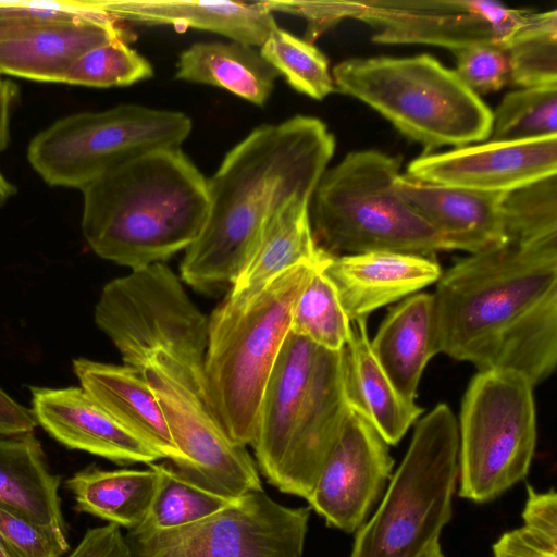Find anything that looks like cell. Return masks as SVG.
<instances>
[{"label":"cell","instance_id":"8","mask_svg":"<svg viewBox=\"0 0 557 557\" xmlns=\"http://www.w3.org/2000/svg\"><path fill=\"white\" fill-rule=\"evenodd\" d=\"M458 423L438 404L416 424L407 453L374 515L357 531L350 557H422L453 516Z\"/></svg>","mask_w":557,"mask_h":557},{"label":"cell","instance_id":"14","mask_svg":"<svg viewBox=\"0 0 557 557\" xmlns=\"http://www.w3.org/2000/svg\"><path fill=\"white\" fill-rule=\"evenodd\" d=\"M309 507H288L263 490L196 523L125 534L132 557H301Z\"/></svg>","mask_w":557,"mask_h":557},{"label":"cell","instance_id":"31","mask_svg":"<svg viewBox=\"0 0 557 557\" xmlns=\"http://www.w3.org/2000/svg\"><path fill=\"white\" fill-rule=\"evenodd\" d=\"M327 261L313 272L304 287L293 312L290 332L322 348L341 350L349 339L351 321L324 273Z\"/></svg>","mask_w":557,"mask_h":557},{"label":"cell","instance_id":"28","mask_svg":"<svg viewBox=\"0 0 557 557\" xmlns=\"http://www.w3.org/2000/svg\"><path fill=\"white\" fill-rule=\"evenodd\" d=\"M147 470H103L96 467L76 472L66 481L75 499V509L98 517L127 531L146 519L158 475Z\"/></svg>","mask_w":557,"mask_h":557},{"label":"cell","instance_id":"40","mask_svg":"<svg viewBox=\"0 0 557 557\" xmlns=\"http://www.w3.org/2000/svg\"><path fill=\"white\" fill-rule=\"evenodd\" d=\"M66 557H132L121 528L113 523L87 530Z\"/></svg>","mask_w":557,"mask_h":557},{"label":"cell","instance_id":"27","mask_svg":"<svg viewBox=\"0 0 557 557\" xmlns=\"http://www.w3.org/2000/svg\"><path fill=\"white\" fill-rule=\"evenodd\" d=\"M278 73L253 46L243 42H195L176 62L175 78L210 85L262 107L274 89Z\"/></svg>","mask_w":557,"mask_h":557},{"label":"cell","instance_id":"22","mask_svg":"<svg viewBox=\"0 0 557 557\" xmlns=\"http://www.w3.org/2000/svg\"><path fill=\"white\" fill-rule=\"evenodd\" d=\"M129 34L110 16L60 23L0 42V75L63 83L72 63L87 50Z\"/></svg>","mask_w":557,"mask_h":557},{"label":"cell","instance_id":"10","mask_svg":"<svg viewBox=\"0 0 557 557\" xmlns=\"http://www.w3.org/2000/svg\"><path fill=\"white\" fill-rule=\"evenodd\" d=\"M534 385L513 370L479 371L458 426L460 497L490 502L523 480L536 445Z\"/></svg>","mask_w":557,"mask_h":557},{"label":"cell","instance_id":"24","mask_svg":"<svg viewBox=\"0 0 557 557\" xmlns=\"http://www.w3.org/2000/svg\"><path fill=\"white\" fill-rule=\"evenodd\" d=\"M371 348L399 394L414 400L425 366L438 354L432 294L416 293L392 308Z\"/></svg>","mask_w":557,"mask_h":557},{"label":"cell","instance_id":"29","mask_svg":"<svg viewBox=\"0 0 557 557\" xmlns=\"http://www.w3.org/2000/svg\"><path fill=\"white\" fill-rule=\"evenodd\" d=\"M150 465L158 480L146 519L137 528L139 530L164 531L186 527L216 513L233 502L194 483L172 463Z\"/></svg>","mask_w":557,"mask_h":557},{"label":"cell","instance_id":"38","mask_svg":"<svg viewBox=\"0 0 557 557\" xmlns=\"http://www.w3.org/2000/svg\"><path fill=\"white\" fill-rule=\"evenodd\" d=\"M0 545L9 557H63L64 531L34 522L0 505Z\"/></svg>","mask_w":557,"mask_h":557},{"label":"cell","instance_id":"39","mask_svg":"<svg viewBox=\"0 0 557 557\" xmlns=\"http://www.w3.org/2000/svg\"><path fill=\"white\" fill-rule=\"evenodd\" d=\"M456 74L475 95H486L510 84V66L502 46L480 45L454 52Z\"/></svg>","mask_w":557,"mask_h":557},{"label":"cell","instance_id":"11","mask_svg":"<svg viewBox=\"0 0 557 557\" xmlns=\"http://www.w3.org/2000/svg\"><path fill=\"white\" fill-rule=\"evenodd\" d=\"M95 322L127 367L141 372L154 352L164 351L202 375L209 318L163 262L108 282Z\"/></svg>","mask_w":557,"mask_h":557},{"label":"cell","instance_id":"3","mask_svg":"<svg viewBox=\"0 0 557 557\" xmlns=\"http://www.w3.org/2000/svg\"><path fill=\"white\" fill-rule=\"evenodd\" d=\"M82 232L100 258L131 270L168 260L199 236L207 178L181 148L133 158L83 190Z\"/></svg>","mask_w":557,"mask_h":557},{"label":"cell","instance_id":"7","mask_svg":"<svg viewBox=\"0 0 557 557\" xmlns=\"http://www.w3.org/2000/svg\"><path fill=\"white\" fill-rule=\"evenodd\" d=\"M335 89L364 102L425 153L488 139L493 112L429 54L355 58L332 70Z\"/></svg>","mask_w":557,"mask_h":557},{"label":"cell","instance_id":"1","mask_svg":"<svg viewBox=\"0 0 557 557\" xmlns=\"http://www.w3.org/2000/svg\"><path fill=\"white\" fill-rule=\"evenodd\" d=\"M438 352L535 386L557 363V235L507 239L442 273L432 294Z\"/></svg>","mask_w":557,"mask_h":557},{"label":"cell","instance_id":"33","mask_svg":"<svg viewBox=\"0 0 557 557\" xmlns=\"http://www.w3.org/2000/svg\"><path fill=\"white\" fill-rule=\"evenodd\" d=\"M557 136V85L507 94L493 113L488 140L515 141Z\"/></svg>","mask_w":557,"mask_h":557},{"label":"cell","instance_id":"16","mask_svg":"<svg viewBox=\"0 0 557 557\" xmlns=\"http://www.w3.org/2000/svg\"><path fill=\"white\" fill-rule=\"evenodd\" d=\"M557 174V136L457 147L423 154L406 175L429 184L507 194Z\"/></svg>","mask_w":557,"mask_h":557},{"label":"cell","instance_id":"26","mask_svg":"<svg viewBox=\"0 0 557 557\" xmlns=\"http://www.w3.org/2000/svg\"><path fill=\"white\" fill-rule=\"evenodd\" d=\"M59 487L34 433L0 436L1 506L65 532Z\"/></svg>","mask_w":557,"mask_h":557},{"label":"cell","instance_id":"21","mask_svg":"<svg viewBox=\"0 0 557 557\" xmlns=\"http://www.w3.org/2000/svg\"><path fill=\"white\" fill-rule=\"evenodd\" d=\"M73 371L83 387L123 428L178 467L176 448L158 398L143 372L125 364L86 358L73 360Z\"/></svg>","mask_w":557,"mask_h":557},{"label":"cell","instance_id":"4","mask_svg":"<svg viewBox=\"0 0 557 557\" xmlns=\"http://www.w3.org/2000/svg\"><path fill=\"white\" fill-rule=\"evenodd\" d=\"M351 410L345 347L329 350L289 332L267 383L251 444L267 481L307 499Z\"/></svg>","mask_w":557,"mask_h":557},{"label":"cell","instance_id":"23","mask_svg":"<svg viewBox=\"0 0 557 557\" xmlns=\"http://www.w3.org/2000/svg\"><path fill=\"white\" fill-rule=\"evenodd\" d=\"M310 203V197L296 196L270 215L232 283L228 299L246 301L288 269L329 256L315 244Z\"/></svg>","mask_w":557,"mask_h":557},{"label":"cell","instance_id":"6","mask_svg":"<svg viewBox=\"0 0 557 557\" xmlns=\"http://www.w3.org/2000/svg\"><path fill=\"white\" fill-rule=\"evenodd\" d=\"M400 159L368 149L325 170L311 198L317 246L332 257L397 251L432 257L447 251L437 232L397 188Z\"/></svg>","mask_w":557,"mask_h":557},{"label":"cell","instance_id":"20","mask_svg":"<svg viewBox=\"0 0 557 557\" xmlns=\"http://www.w3.org/2000/svg\"><path fill=\"white\" fill-rule=\"evenodd\" d=\"M114 21L137 25H173L212 32L260 47L277 26L263 1L94 0Z\"/></svg>","mask_w":557,"mask_h":557},{"label":"cell","instance_id":"45","mask_svg":"<svg viewBox=\"0 0 557 557\" xmlns=\"http://www.w3.org/2000/svg\"><path fill=\"white\" fill-rule=\"evenodd\" d=\"M1 79V78H0Z\"/></svg>","mask_w":557,"mask_h":557},{"label":"cell","instance_id":"25","mask_svg":"<svg viewBox=\"0 0 557 557\" xmlns=\"http://www.w3.org/2000/svg\"><path fill=\"white\" fill-rule=\"evenodd\" d=\"M345 350L352 409L368 419L388 445H396L423 409L399 394L377 362L371 348L367 320L351 321Z\"/></svg>","mask_w":557,"mask_h":557},{"label":"cell","instance_id":"43","mask_svg":"<svg viewBox=\"0 0 557 557\" xmlns=\"http://www.w3.org/2000/svg\"><path fill=\"white\" fill-rule=\"evenodd\" d=\"M422 557H445L440 542L434 543Z\"/></svg>","mask_w":557,"mask_h":557},{"label":"cell","instance_id":"17","mask_svg":"<svg viewBox=\"0 0 557 557\" xmlns=\"http://www.w3.org/2000/svg\"><path fill=\"white\" fill-rule=\"evenodd\" d=\"M32 410L62 445L117 463H153L161 457L123 428L83 387H30Z\"/></svg>","mask_w":557,"mask_h":557},{"label":"cell","instance_id":"41","mask_svg":"<svg viewBox=\"0 0 557 557\" xmlns=\"http://www.w3.org/2000/svg\"><path fill=\"white\" fill-rule=\"evenodd\" d=\"M18 97L17 86L9 79H0V154L10 143L11 115ZM16 194V187L0 168V206Z\"/></svg>","mask_w":557,"mask_h":557},{"label":"cell","instance_id":"13","mask_svg":"<svg viewBox=\"0 0 557 557\" xmlns=\"http://www.w3.org/2000/svg\"><path fill=\"white\" fill-rule=\"evenodd\" d=\"M141 372L183 456L174 466L180 472L230 500L263 490L246 447L227 436L210 410L201 374L164 351L154 352Z\"/></svg>","mask_w":557,"mask_h":557},{"label":"cell","instance_id":"15","mask_svg":"<svg viewBox=\"0 0 557 557\" xmlns=\"http://www.w3.org/2000/svg\"><path fill=\"white\" fill-rule=\"evenodd\" d=\"M388 446L370 421L352 409L306 499L309 508L330 527L358 531L392 476Z\"/></svg>","mask_w":557,"mask_h":557},{"label":"cell","instance_id":"44","mask_svg":"<svg viewBox=\"0 0 557 557\" xmlns=\"http://www.w3.org/2000/svg\"><path fill=\"white\" fill-rule=\"evenodd\" d=\"M0 557H9L7 552L3 549V547L0 545Z\"/></svg>","mask_w":557,"mask_h":557},{"label":"cell","instance_id":"42","mask_svg":"<svg viewBox=\"0 0 557 557\" xmlns=\"http://www.w3.org/2000/svg\"><path fill=\"white\" fill-rule=\"evenodd\" d=\"M37 425L32 408L15 401L0 388V436L33 433Z\"/></svg>","mask_w":557,"mask_h":557},{"label":"cell","instance_id":"2","mask_svg":"<svg viewBox=\"0 0 557 557\" xmlns=\"http://www.w3.org/2000/svg\"><path fill=\"white\" fill-rule=\"evenodd\" d=\"M334 151L333 134L314 116L253 128L207 180L208 216L185 249L184 282L201 292L232 284L264 222L290 198H312Z\"/></svg>","mask_w":557,"mask_h":557},{"label":"cell","instance_id":"18","mask_svg":"<svg viewBox=\"0 0 557 557\" xmlns=\"http://www.w3.org/2000/svg\"><path fill=\"white\" fill-rule=\"evenodd\" d=\"M350 321L436 283L443 271L433 257L370 251L331 257L324 267Z\"/></svg>","mask_w":557,"mask_h":557},{"label":"cell","instance_id":"19","mask_svg":"<svg viewBox=\"0 0 557 557\" xmlns=\"http://www.w3.org/2000/svg\"><path fill=\"white\" fill-rule=\"evenodd\" d=\"M397 188L437 232L446 250L475 253L506 240L505 194L423 183L401 174Z\"/></svg>","mask_w":557,"mask_h":557},{"label":"cell","instance_id":"9","mask_svg":"<svg viewBox=\"0 0 557 557\" xmlns=\"http://www.w3.org/2000/svg\"><path fill=\"white\" fill-rule=\"evenodd\" d=\"M191 128L184 112L122 103L57 120L32 138L26 156L47 185L82 191L133 158L181 148Z\"/></svg>","mask_w":557,"mask_h":557},{"label":"cell","instance_id":"34","mask_svg":"<svg viewBox=\"0 0 557 557\" xmlns=\"http://www.w3.org/2000/svg\"><path fill=\"white\" fill-rule=\"evenodd\" d=\"M153 76L150 62L119 38L79 55L66 71L63 83L94 88L129 86Z\"/></svg>","mask_w":557,"mask_h":557},{"label":"cell","instance_id":"12","mask_svg":"<svg viewBox=\"0 0 557 557\" xmlns=\"http://www.w3.org/2000/svg\"><path fill=\"white\" fill-rule=\"evenodd\" d=\"M530 11L490 0L309 1L304 16L321 36L345 18L367 23L379 44H418L453 52L480 45L504 47Z\"/></svg>","mask_w":557,"mask_h":557},{"label":"cell","instance_id":"30","mask_svg":"<svg viewBox=\"0 0 557 557\" xmlns=\"http://www.w3.org/2000/svg\"><path fill=\"white\" fill-rule=\"evenodd\" d=\"M504 49L510 84L521 88L557 85V10L530 11Z\"/></svg>","mask_w":557,"mask_h":557},{"label":"cell","instance_id":"35","mask_svg":"<svg viewBox=\"0 0 557 557\" xmlns=\"http://www.w3.org/2000/svg\"><path fill=\"white\" fill-rule=\"evenodd\" d=\"M522 524L493 544V557H557V494L527 486Z\"/></svg>","mask_w":557,"mask_h":557},{"label":"cell","instance_id":"36","mask_svg":"<svg viewBox=\"0 0 557 557\" xmlns=\"http://www.w3.org/2000/svg\"><path fill=\"white\" fill-rule=\"evenodd\" d=\"M506 240H533L557 235V174L505 194Z\"/></svg>","mask_w":557,"mask_h":557},{"label":"cell","instance_id":"5","mask_svg":"<svg viewBox=\"0 0 557 557\" xmlns=\"http://www.w3.org/2000/svg\"><path fill=\"white\" fill-rule=\"evenodd\" d=\"M332 256L295 265L246 301L227 297L209 317L203 392L236 444H252L263 393L290 332L296 302L313 272Z\"/></svg>","mask_w":557,"mask_h":557},{"label":"cell","instance_id":"32","mask_svg":"<svg viewBox=\"0 0 557 557\" xmlns=\"http://www.w3.org/2000/svg\"><path fill=\"white\" fill-rule=\"evenodd\" d=\"M259 51L298 92L322 100L336 90L327 58L305 38L277 25L259 47Z\"/></svg>","mask_w":557,"mask_h":557},{"label":"cell","instance_id":"37","mask_svg":"<svg viewBox=\"0 0 557 557\" xmlns=\"http://www.w3.org/2000/svg\"><path fill=\"white\" fill-rule=\"evenodd\" d=\"M109 16L94 0H0V42L45 26Z\"/></svg>","mask_w":557,"mask_h":557}]
</instances>
